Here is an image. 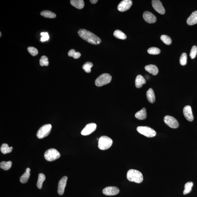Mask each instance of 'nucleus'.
Masks as SVG:
<instances>
[{
    "label": "nucleus",
    "mask_w": 197,
    "mask_h": 197,
    "mask_svg": "<svg viewBox=\"0 0 197 197\" xmlns=\"http://www.w3.org/2000/svg\"><path fill=\"white\" fill-rule=\"evenodd\" d=\"M133 2L131 0H124L121 1L118 6V10L120 12H124L129 10Z\"/></svg>",
    "instance_id": "obj_9"
},
{
    "label": "nucleus",
    "mask_w": 197,
    "mask_h": 197,
    "mask_svg": "<svg viewBox=\"0 0 197 197\" xmlns=\"http://www.w3.org/2000/svg\"><path fill=\"white\" fill-rule=\"evenodd\" d=\"M28 51L32 56H34L38 54V50L33 47H29L28 48Z\"/></svg>",
    "instance_id": "obj_35"
},
{
    "label": "nucleus",
    "mask_w": 197,
    "mask_h": 197,
    "mask_svg": "<svg viewBox=\"0 0 197 197\" xmlns=\"http://www.w3.org/2000/svg\"><path fill=\"white\" fill-rule=\"evenodd\" d=\"M152 5L154 10L158 13L162 15L165 13V9L160 1L153 0L152 1Z\"/></svg>",
    "instance_id": "obj_11"
},
{
    "label": "nucleus",
    "mask_w": 197,
    "mask_h": 197,
    "mask_svg": "<svg viewBox=\"0 0 197 197\" xmlns=\"http://www.w3.org/2000/svg\"><path fill=\"white\" fill-rule=\"evenodd\" d=\"M69 57H73L74 59H78L81 56V53L79 52H76L75 49H72L69 50L68 53Z\"/></svg>",
    "instance_id": "obj_29"
},
{
    "label": "nucleus",
    "mask_w": 197,
    "mask_h": 197,
    "mask_svg": "<svg viewBox=\"0 0 197 197\" xmlns=\"http://www.w3.org/2000/svg\"><path fill=\"white\" fill-rule=\"evenodd\" d=\"M137 130L138 133L147 137L152 138L156 135L155 131L149 127L139 126Z\"/></svg>",
    "instance_id": "obj_6"
},
{
    "label": "nucleus",
    "mask_w": 197,
    "mask_h": 197,
    "mask_svg": "<svg viewBox=\"0 0 197 197\" xmlns=\"http://www.w3.org/2000/svg\"><path fill=\"white\" fill-rule=\"evenodd\" d=\"M78 34L81 38L92 44L99 45L101 42L100 38L87 30L80 29L78 31Z\"/></svg>",
    "instance_id": "obj_1"
},
{
    "label": "nucleus",
    "mask_w": 197,
    "mask_h": 197,
    "mask_svg": "<svg viewBox=\"0 0 197 197\" xmlns=\"http://www.w3.org/2000/svg\"><path fill=\"white\" fill-rule=\"evenodd\" d=\"M40 14L42 16L49 18H56V14L54 12L48 10L42 11Z\"/></svg>",
    "instance_id": "obj_23"
},
{
    "label": "nucleus",
    "mask_w": 197,
    "mask_h": 197,
    "mask_svg": "<svg viewBox=\"0 0 197 197\" xmlns=\"http://www.w3.org/2000/svg\"><path fill=\"white\" fill-rule=\"evenodd\" d=\"M187 23L189 25H193L197 23V11L192 12L187 19Z\"/></svg>",
    "instance_id": "obj_16"
},
{
    "label": "nucleus",
    "mask_w": 197,
    "mask_h": 197,
    "mask_svg": "<svg viewBox=\"0 0 197 197\" xmlns=\"http://www.w3.org/2000/svg\"><path fill=\"white\" fill-rule=\"evenodd\" d=\"M164 122L168 126L173 129H176L179 126V124L175 118L171 116H165L164 118Z\"/></svg>",
    "instance_id": "obj_8"
},
{
    "label": "nucleus",
    "mask_w": 197,
    "mask_h": 197,
    "mask_svg": "<svg viewBox=\"0 0 197 197\" xmlns=\"http://www.w3.org/2000/svg\"><path fill=\"white\" fill-rule=\"evenodd\" d=\"M97 125L95 123H90L87 124L81 132V135L86 136L90 134L95 131Z\"/></svg>",
    "instance_id": "obj_10"
},
{
    "label": "nucleus",
    "mask_w": 197,
    "mask_h": 197,
    "mask_svg": "<svg viewBox=\"0 0 197 197\" xmlns=\"http://www.w3.org/2000/svg\"><path fill=\"white\" fill-rule=\"evenodd\" d=\"M148 52L149 54L156 55L160 54L161 51L158 48L152 47L148 49Z\"/></svg>",
    "instance_id": "obj_33"
},
{
    "label": "nucleus",
    "mask_w": 197,
    "mask_h": 197,
    "mask_svg": "<svg viewBox=\"0 0 197 197\" xmlns=\"http://www.w3.org/2000/svg\"><path fill=\"white\" fill-rule=\"evenodd\" d=\"M68 180L67 176H65L60 180L58 187V193L60 195L63 194Z\"/></svg>",
    "instance_id": "obj_13"
},
{
    "label": "nucleus",
    "mask_w": 197,
    "mask_h": 197,
    "mask_svg": "<svg viewBox=\"0 0 197 197\" xmlns=\"http://www.w3.org/2000/svg\"><path fill=\"white\" fill-rule=\"evenodd\" d=\"M93 64L92 63L86 62L83 66V69L86 73H89L91 72V68L93 67Z\"/></svg>",
    "instance_id": "obj_31"
},
{
    "label": "nucleus",
    "mask_w": 197,
    "mask_h": 197,
    "mask_svg": "<svg viewBox=\"0 0 197 197\" xmlns=\"http://www.w3.org/2000/svg\"><path fill=\"white\" fill-rule=\"evenodd\" d=\"M113 34L115 37L118 39L124 40L127 38L125 34L120 30H116L113 33Z\"/></svg>",
    "instance_id": "obj_26"
},
{
    "label": "nucleus",
    "mask_w": 197,
    "mask_h": 197,
    "mask_svg": "<svg viewBox=\"0 0 197 197\" xmlns=\"http://www.w3.org/2000/svg\"><path fill=\"white\" fill-rule=\"evenodd\" d=\"M197 54V47L196 46L192 47L190 53V56L192 59H194Z\"/></svg>",
    "instance_id": "obj_36"
},
{
    "label": "nucleus",
    "mask_w": 197,
    "mask_h": 197,
    "mask_svg": "<svg viewBox=\"0 0 197 197\" xmlns=\"http://www.w3.org/2000/svg\"><path fill=\"white\" fill-rule=\"evenodd\" d=\"M52 126L51 124H45L39 129L37 133V136L39 139H42L48 136L51 132Z\"/></svg>",
    "instance_id": "obj_7"
},
{
    "label": "nucleus",
    "mask_w": 197,
    "mask_h": 197,
    "mask_svg": "<svg viewBox=\"0 0 197 197\" xmlns=\"http://www.w3.org/2000/svg\"><path fill=\"white\" fill-rule=\"evenodd\" d=\"M187 55L185 53H182L181 55L180 59V63L181 65H185L187 63Z\"/></svg>",
    "instance_id": "obj_34"
},
{
    "label": "nucleus",
    "mask_w": 197,
    "mask_h": 197,
    "mask_svg": "<svg viewBox=\"0 0 197 197\" xmlns=\"http://www.w3.org/2000/svg\"><path fill=\"white\" fill-rule=\"evenodd\" d=\"M127 178L130 182L137 183L142 182L143 179L142 173L138 170L133 169L129 170L127 173Z\"/></svg>",
    "instance_id": "obj_2"
},
{
    "label": "nucleus",
    "mask_w": 197,
    "mask_h": 197,
    "mask_svg": "<svg viewBox=\"0 0 197 197\" xmlns=\"http://www.w3.org/2000/svg\"><path fill=\"white\" fill-rule=\"evenodd\" d=\"M12 149H13V148L12 146L9 147L7 143H3L1 145L0 149H1V152L3 154H5L12 152Z\"/></svg>",
    "instance_id": "obj_24"
},
{
    "label": "nucleus",
    "mask_w": 197,
    "mask_h": 197,
    "mask_svg": "<svg viewBox=\"0 0 197 197\" xmlns=\"http://www.w3.org/2000/svg\"><path fill=\"white\" fill-rule=\"evenodd\" d=\"M12 163L11 161L1 162L0 163V167L5 171H7L10 169L12 167Z\"/></svg>",
    "instance_id": "obj_28"
},
{
    "label": "nucleus",
    "mask_w": 197,
    "mask_h": 197,
    "mask_svg": "<svg viewBox=\"0 0 197 197\" xmlns=\"http://www.w3.org/2000/svg\"><path fill=\"white\" fill-rule=\"evenodd\" d=\"M119 192V188L116 187H107L103 190V193L107 196H114L118 194Z\"/></svg>",
    "instance_id": "obj_12"
},
{
    "label": "nucleus",
    "mask_w": 197,
    "mask_h": 197,
    "mask_svg": "<svg viewBox=\"0 0 197 197\" xmlns=\"http://www.w3.org/2000/svg\"><path fill=\"white\" fill-rule=\"evenodd\" d=\"M193 185V182H192L186 183L184 185V190L183 191L184 195H186L191 192L192 188Z\"/></svg>",
    "instance_id": "obj_27"
},
{
    "label": "nucleus",
    "mask_w": 197,
    "mask_h": 197,
    "mask_svg": "<svg viewBox=\"0 0 197 197\" xmlns=\"http://www.w3.org/2000/svg\"><path fill=\"white\" fill-rule=\"evenodd\" d=\"M90 1L92 4H96V3L98 1H97V0H90Z\"/></svg>",
    "instance_id": "obj_38"
},
{
    "label": "nucleus",
    "mask_w": 197,
    "mask_h": 197,
    "mask_svg": "<svg viewBox=\"0 0 197 197\" xmlns=\"http://www.w3.org/2000/svg\"><path fill=\"white\" fill-rule=\"evenodd\" d=\"M146 97L150 103H153L155 102V94L152 89H149L146 92Z\"/></svg>",
    "instance_id": "obj_20"
},
{
    "label": "nucleus",
    "mask_w": 197,
    "mask_h": 197,
    "mask_svg": "<svg viewBox=\"0 0 197 197\" xmlns=\"http://www.w3.org/2000/svg\"><path fill=\"white\" fill-rule=\"evenodd\" d=\"M111 80V75L108 73H104L100 75L97 79L95 81V84L97 87H102L109 83Z\"/></svg>",
    "instance_id": "obj_5"
},
{
    "label": "nucleus",
    "mask_w": 197,
    "mask_h": 197,
    "mask_svg": "<svg viewBox=\"0 0 197 197\" xmlns=\"http://www.w3.org/2000/svg\"><path fill=\"white\" fill-rule=\"evenodd\" d=\"M30 171L31 169L29 168H27L25 172L20 178V181L22 183H26L28 182L30 176Z\"/></svg>",
    "instance_id": "obj_21"
},
{
    "label": "nucleus",
    "mask_w": 197,
    "mask_h": 197,
    "mask_svg": "<svg viewBox=\"0 0 197 197\" xmlns=\"http://www.w3.org/2000/svg\"><path fill=\"white\" fill-rule=\"evenodd\" d=\"M146 83V80L142 76L139 75L137 76L135 79V85L137 88L139 89L142 87L143 85L145 84Z\"/></svg>",
    "instance_id": "obj_18"
},
{
    "label": "nucleus",
    "mask_w": 197,
    "mask_h": 197,
    "mask_svg": "<svg viewBox=\"0 0 197 197\" xmlns=\"http://www.w3.org/2000/svg\"><path fill=\"white\" fill-rule=\"evenodd\" d=\"M46 178L44 174L43 173H39V175L38 179L37 186L39 189H41L43 183L45 180Z\"/></svg>",
    "instance_id": "obj_25"
},
{
    "label": "nucleus",
    "mask_w": 197,
    "mask_h": 197,
    "mask_svg": "<svg viewBox=\"0 0 197 197\" xmlns=\"http://www.w3.org/2000/svg\"><path fill=\"white\" fill-rule=\"evenodd\" d=\"M143 17L145 21L147 23H156L157 20L156 17L151 12H145L143 14Z\"/></svg>",
    "instance_id": "obj_14"
},
{
    "label": "nucleus",
    "mask_w": 197,
    "mask_h": 197,
    "mask_svg": "<svg viewBox=\"0 0 197 197\" xmlns=\"http://www.w3.org/2000/svg\"><path fill=\"white\" fill-rule=\"evenodd\" d=\"M0 35H1V36H0V37H1V32H0Z\"/></svg>",
    "instance_id": "obj_39"
},
{
    "label": "nucleus",
    "mask_w": 197,
    "mask_h": 197,
    "mask_svg": "<svg viewBox=\"0 0 197 197\" xmlns=\"http://www.w3.org/2000/svg\"><path fill=\"white\" fill-rule=\"evenodd\" d=\"M39 64L42 67L48 66L49 64V62L48 57L45 56H42L39 60Z\"/></svg>",
    "instance_id": "obj_32"
},
{
    "label": "nucleus",
    "mask_w": 197,
    "mask_h": 197,
    "mask_svg": "<svg viewBox=\"0 0 197 197\" xmlns=\"http://www.w3.org/2000/svg\"><path fill=\"white\" fill-rule=\"evenodd\" d=\"M135 117L139 120H144L146 119L147 117V113L146 112V109L145 108H143L140 111L137 112L135 114Z\"/></svg>",
    "instance_id": "obj_22"
},
{
    "label": "nucleus",
    "mask_w": 197,
    "mask_h": 197,
    "mask_svg": "<svg viewBox=\"0 0 197 197\" xmlns=\"http://www.w3.org/2000/svg\"><path fill=\"white\" fill-rule=\"evenodd\" d=\"M162 41L167 45H170L172 43V39L168 36L166 35H163L160 37Z\"/></svg>",
    "instance_id": "obj_30"
},
{
    "label": "nucleus",
    "mask_w": 197,
    "mask_h": 197,
    "mask_svg": "<svg viewBox=\"0 0 197 197\" xmlns=\"http://www.w3.org/2000/svg\"><path fill=\"white\" fill-rule=\"evenodd\" d=\"M41 35L42 36V37L41 38L40 41L42 42L46 41L49 39V35L48 33L42 32L41 33Z\"/></svg>",
    "instance_id": "obj_37"
},
{
    "label": "nucleus",
    "mask_w": 197,
    "mask_h": 197,
    "mask_svg": "<svg viewBox=\"0 0 197 197\" xmlns=\"http://www.w3.org/2000/svg\"><path fill=\"white\" fill-rule=\"evenodd\" d=\"M70 3L72 6L79 9H83L84 6V1L83 0H71Z\"/></svg>",
    "instance_id": "obj_19"
},
{
    "label": "nucleus",
    "mask_w": 197,
    "mask_h": 197,
    "mask_svg": "<svg viewBox=\"0 0 197 197\" xmlns=\"http://www.w3.org/2000/svg\"><path fill=\"white\" fill-rule=\"evenodd\" d=\"M145 69L149 73L153 75H156L158 73V69L157 66L154 65L150 64L145 67Z\"/></svg>",
    "instance_id": "obj_17"
},
{
    "label": "nucleus",
    "mask_w": 197,
    "mask_h": 197,
    "mask_svg": "<svg viewBox=\"0 0 197 197\" xmlns=\"http://www.w3.org/2000/svg\"><path fill=\"white\" fill-rule=\"evenodd\" d=\"M113 143L111 138L106 136H102L99 139L98 147L101 150H106L111 147Z\"/></svg>",
    "instance_id": "obj_3"
},
{
    "label": "nucleus",
    "mask_w": 197,
    "mask_h": 197,
    "mask_svg": "<svg viewBox=\"0 0 197 197\" xmlns=\"http://www.w3.org/2000/svg\"><path fill=\"white\" fill-rule=\"evenodd\" d=\"M183 112L184 116L188 121L192 122L193 120V116L192 111L191 107L186 105L183 108Z\"/></svg>",
    "instance_id": "obj_15"
},
{
    "label": "nucleus",
    "mask_w": 197,
    "mask_h": 197,
    "mask_svg": "<svg viewBox=\"0 0 197 197\" xmlns=\"http://www.w3.org/2000/svg\"><path fill=\"white\" fill-rule=\"evenodd\" d=\"M44 156L48 161H52L59 158L61 155L56 149L52 148L46 151Z\"/></svg>",
    "instance_id": "obj_4"
}]
</instances>
